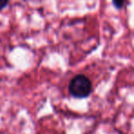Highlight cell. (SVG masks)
I'll return each mask as SVG.
<instances>
[{
  "label": "cell",
  "instance_id": "3957f363",
  "mask_svg": "<svg viewBox=\"0 0 134 134\" xmlns=\"http://www.w3.org/2000/svg\"><path fill=\"white\" fill-rule=\"evenodd\" d=\"M8 0H0V10L3 9L8 5Z\"/></svg>",
  "mask_w": 134,
  "mask_h": 134
},
{
  "label": "cell",
  "instance_id": "7a4b0ae2",
  "mask_svg": "<svg viewBox=\"0 0 134 134\" xmlns=\"http://www.w3.org/2000/svg\"><path fill=\"white\" fill-rule=\"evenodd\" d=\"M125 0H113V3L117 8H121L124 5Z\"/></svg>",
  "mask_w": 134,
  "mask_h": 134
},
{
  "label": "cell",
  "instance_id": "6da1fadb",
  "mask_svg": "<svg viewBox=\"0 0 134 134\" xmlns=\"http://www.w3.org/2000/svg\"><path fill=\"white\" fill-rule=\"evenodd\" d=\"M69 92L73 97L84 98L92 92V83L89 78L83 75H78L71 80L69 84Z\"/></svg>",
  "mask_w": 134,
  "mask_h": 134
}]
</instances>
